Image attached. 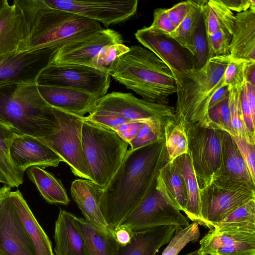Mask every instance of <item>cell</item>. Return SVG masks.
<instances>
[{
  "label": "cell",
  "mask_w": 255,
  "mask_h": 255,
  "mask_svg": "<svg viewBox=\"0 0 255 255\" xmlns=\"http://www.w3.org/2000/svg\"><path fill=\"white\" fill-rule=\"evenodd\" d=\"M7 1V0H0V10Z\"/></svg>",
  "instance_id": "56"
},
{
  "label": "cell",
  "mask_w": 255,
  "mask_h": 255,
  "mask_svg": "<svg viewBox=\"0 0 255 255\" xmlns=\"http://www.w3.org/2000/svg\"><path fill=\"white\" fill-rule=\"evenodd\" d=\"M241 103L246 127L252 137L255 139V120L253 119L251 109L248 102L245 84L243 86L241 94Z\"/></svg>",
  "instance_id": "50"
},
{
  "label": "cell",
  "mask_w": 255,
  "mask_h": 255,
  "mask_svg": "<svg viewBox=\"0 0 255 255\" xmlns=\"http://www.w3.org/2000/svg\"><path fill=\"white\" fill-rule=\"evenodd\" d=\"M199 255V254L198 253V250H197L194 252H193L192 253H190V254H189L188 255Z\"/></svg>",
  "instance_id": "57"
},
{
  "label": "cell",
  "mask_w": 255,
  "mask_h": 255,
  "mask_svg": "<svg viewBox=\"0 0 255 255\" xmlns=\"http://www.w3.org/2000/svg\"><path fill=\"white\" fill-rule=\"evenodd\" d=\"M255 61H250L248 64L245 74L246 81L255 86Z\"/></svg>",
  "instance_id": "55"
},
{
  "label": "cell",
  "mask_w": 255,
  "mask_h": 255,
  "mask_svg": "<svg viewBox=\"0 0 255 255\" xmlns=\"http://www.w3.org/2000/svg\"><path fill=\"white\" fill-rule=\"evenodd\" d=\"M165 145L169 161L188 153V139L186 127L175 119L167 123L164 127Z\"/></svg>",
  "instance_id": "37"
},
{
  "label": "cell",
  "mask_w": 255,
  "mask_h": 255,
  "mask_svg": "<svg viewBox=\"0 0 255 255\" xmlns=\"http://www.w3.org/2000/svg\"><path fill=\"white\" fill-rule=\"evenodd\" d=\"M45 101L53 108L84 117L96 107L99 99L79 90L56 86L38 85Z\"/></svg>",
  "instance_id": "20"
},
{
  "label": "cell",
  "mask_w": 255,
  "mask_h": 255,
  "mask_svg": "<svg viewBox=\"0 0 255 255\" xmlns=\"http://www.w3.org/2000/svg\"><path fill=\"white\" fill-rule=\"evenodd\" d=\"M25 22L27 51L58 49L103 28L100 23L52 8L44 0H14Z\"/></svg>",
  "instance_id": "2"
},
{
  "label": "cell",
  "mask_w": 255,
  "mask_h": 255,
  "mask_svg": "<svg viewBox=\"0 0 255 255\" xmlns=\"http://www.w3.org/2000/svg\"><path fill=\"white\" fill-rule=\"evenodd\" d=\"M230 55L210 58L201 68L186 71L176 81L175 120L210 127L208 107L214 93L224 84L223 76Z\"/></svg>",
  "instance_id": "5"
},
{
  "label": "cell",
  "mask_w": 255,
  "mask_h": 255,
  "mask_svg": "<svg viewBox=\"0 0 255 255\" xmlns=\"http://www.w3.org/2000/svg\"><path fill=\"white\" fill-rule=\"evenodd\" d=\"M243 87L228 88V106L230 111L232 127L236 136L248 143L255 145V139L249 133L244 119L241 103Z\"/></svg>",
  "instance_id": "38"
},
{
  "label": "cell",
  "mask_w": 255,
  "mask_h": 255,
  "mask_svg": "<svg viewBox=\"0 0 255 255\" xmlns=\"http://www.w3.org/2000/svg\"><path fill=\"white\" fill-rule=\"evenodd\" d=\"M228 87L224 85L217 90L212 96L209 104L208 111L228 97Z\"/></svg>",
  "instance_id": "53"
},
{
  "label": "cell",
  "mask_w": 255,
  "mask_h": 255,
  "mask_svg": "<svg viewBox=\"0 0 255 255\" xmlns=\"http://www.w3.org/2000/svg\"><path fill=\"white\" fill-rule=\"evenodd\" d=\"M168 161L165 138L159 142L128 150L104 188L101 198V212L111 233L138 204L153 178Z\"/></svg>",
  "instance_id": "1"
},
{
  "label": "cell",
  "mask_w": 255,
  "mask_h": 255,
  "mask_svg": "<svg viewBox=\"0 0 255 255\" xmlns=\"http://www.w3.org/2000/svg\"><path fill=\"white\" fill-rule=\"evenodd\" d=\"M189 225L188 218L166 194L158 172L143 198L118 227L135 232L165 225L185 227Z\"/></svg>",
  "instance_id": "7"
},
{
  "label": "cell",
  "mask_w": 255,
  "mask_h": 255,
  "mask_svg": "<svg viewBox=\"0 0 255 255\" xmlns=\"http://www.w3.org/2000/svg\"><path fill=\"white\" fill-rule=\"evenodd\" d=\"M194 68L202 67L209 59L207 33L203 12L198 19L192 34Z\"/></svg>",
  "instance_id": "39"
},
{
  "label": "cell",
  "mask_w": 255,
  "mask_h": 255,
  "mask_svg": "<svg viewBox=\"0 0 255 255\" xmlns=\"http://www.w3.org/2000/svg\"><path fill=\"white\" fill-rule=\"evenodd\" d=\"M82 143L90 180L104 188L128 151V142L112 129L83 118Z\"/></svg>",
  "instance_id": "6"
},
{
  "label": "cell",
  "mask_w": 255,
  "mask_h": 255,
  "mask_svg": "<svg viewBox=\"0 0 255 255\" xmlns=\"http://www.w3.org/2000/svg\"><path fill=\"white\" fill-rule=\"evenodd\" d=\"M129 50V47L123 43L107 46L93 59L91 67L109 74L114 62Z\"/></svg>",
  "instance_id": "41"
},
{
  "label": "cell",
  "mask_w": 255,
  "mask_h": 255,
  "mask_svg": "<svg viewBox=\"0 0 255 255\" xmlns=\"http://www.w3.org/2000/svg\"><path fill=\"white\" fill-rule=\"evenodd\" d=\"M120 84L142 99L168 105V97L176 93V82L168 67L155 54L139 45L119 57L109 73Z\"/></svg>",
  "instance_id": "3"
},
{
  "label": "cell",
  "mask_w": 255,
  "mask_h": 255,
  "mask_svg": "<svg viewBox=\"0 0 255 255\" xmlns=\"http://www.w3.org/2000/svg\"><path fill=\"white\" fill-rule=\"evenodd\" d=\"M233 34L220 29L208 35L207 42L209 59L213 57L230 55V46Z\"/></svg>",
  "instance_id": "45"
},
{
  "label": "cell",
  "mask_w": 255,
  "mask_h": 255,
  "mask_svg": "<svg viewBox=\"0 0 255 255\" xmlns=\"http://www.w3.org/2000/svg\"><path fill=\"white\" fill-rule=\"evenodd\" d=\"M191 7V0L180 2L166 9L168 15L176 28L181 23Z\"/></svg>",
  "instance_id": "49"
},
{
  "label": "cell",
  "mask_w": 255,
  "mask_h": 255,
  "mask_svg": "<svg viewBox=\"0 0 255 255\" xmlns=\"http://www.w3.org/2000/svg\"><path fill=\"white\" fill-rule=\"evenodd\" d=\"M250 61L246 59L231 56L224 74V84L228 88L243 87L246 82V71Z\"/></svg>",
  "instance_id": "44"
},
{
  "label": "cell",
  "mask_w": 255,
  "mask_h": 255,
  "mask_svg": "<svg viewBox=\"0 0 255 255\" xmlns=\"http://www.w3.org/2000/svg\"><path fill=\"white\" fill-rule=\"evenodd\" d=\"M237 144L243 159L255 182V145L236 136H232Z\"/></svg>",
  "instance_id": "46"
},
{
  "label": "cell",
  "mask_w": 255,
  "mask_h": 255,
  "mask_svg": "<svg viewBox=\"0 0 255 255\" xmlns=\"http://www.w3.org/2000/svg\"><path fill=\"white\" fill-rule=\"evenodd\" d=\"M203 13L208 35L220 29L233 34L236 16L221 0H207L203 7Z\"/></svg>",
  "instance_id": "32"
},
{
  "label": "cell",
  "mask_w": 255,
  "mask_h": 255,
  "mask_svg": "<svg viewBox=\"0 0 255 255\" xmlns=\"http://www.w3.org/2000/svg\"><path fill=\"white\" fill-rule=\"evenodd\" d=\"M114 236L120 247L128 245L131 238L132 231L124 227H119L113 232Z\"/></svg>",
  "instance_id": "52"
},
{
  "label": "cell",
  "mask_w": 255,
  "mask_h": 255,
  "mask_svg": "<svg viewBox=\"0 0 255 255\" xmlns=\"http://www.w3.org/2000/svg\"><path fill=\"white\" fill-rule=\"evenodd\" d=\"M10 197L23 223L33 255H55L51 242L39 225L20 191H10Z\"/></svg>",
  "instance_id": "24"
},
{
  "label": "cell",
  "mask_w": 255,
  "mask_h": 255,
  "mask_svg": "<svg viewBox=\"0 0 255 255\" xmlns=\"http://www.w3.org/2000/svg\"><path fill=\"white\" fill-rule=\"evenodd\" d=\"M10 155L14 164L23 173L31 167H55L63 162L40 138L21 134H17L12 140Z\"/></svg>",
  "instance_id": "18"
},
{
  "label": "cell",
  "mask_w": 255,
  "mask_h": 255,
  "mask_svg": "<svg viewBox=\"0 0 255 255\" xmlns=\"http://www.w3.org/2000/svg\"><path fill=\"white\" fill-rule=\"evenodd\" d=\"M213 229L255 233V199L234 210Z\"/></svg>",
  "instance_id": "35"
},
{
  "label": "cell",
  "mask_w": 255,
  "mask_h": 255,
  "mask_svg": "<svg viewBox=\"0 0 255 255\" xmlns=\"http://www.w3.org/2000/svg\"><path fill=\"white\" fill-rule=\"evenodd\" d=\"M11 188H0V255H33L28 236L10 197Z\"/></svg>",
  "instance_id": "14"
},
{
  "label": "cell",
  "mask_w": 255,
  "mask_h": 255,
  "mask_svg": "<svg viewBox=\"0 0 255 255\" xmlns=\"http://www.w3.org/2000/svg\"><path fill=\"white\" fill-rule=\"evenodd\" d=\"M110 76L92 67L49 64L39 74L38 85L62 87L88 93L100 99L106 95Z\"/></svg>",
  "instance_id": "12"
},
{
  "label": "cell",
  "mask_w": 255,
  "mask_h": 255,
  "mask_svg": "<svg viewBox=\"0 0 255 255\" xmlns=\"http://www.w3.org/2000/svg\"><path fill=\"white\" fill-rule=\"evenodd\" d=\"M52 109L57 122V129L40 138L70 166L75 176L90 180L82 143L83 117Z\"/></svg>",
  "instance_id": "10"
},
{
  "label": "cell",
  "mask_w": 255,
  "mask_h": 255,
  "mask_svg": "<svg viewBox=\"0 0 255 255\" xmlns=\"http://www.w3.org/2000/svg\"><path fill=\"white\" fill-rule=\"evenodd\" d=\"M204 226L213 229L238 207L255 199V189L246 182L222 176L199 190Z\"/></svg>",
  "instance_id": "8"
},
{
  "label": "cell",
  "mask_w": 255,
  "mask_h": 255,
  "mask_svg": "<svg viewBox=\"0 0 255 255\" xmlns=\"http://www.w3.org/2000/svg\"><path fill=\"white\" fill-rule=\"evenodd\" d=\"M248 102L250 106L253 117L255 120V86L246 81L245 83Z\"/></svg>",
  "instance_id": "54"
},
{
  "label": "cell",
  "mask_w": 255,
  "mask_h": 255,
  "mask_svg": "<svg viewBox=\"0 0 255 255\" xmlns=\"http://www.w3.org/2000/svg\"><path fill=\"white\" fill-rule=\"evenodd\" d=\"M50 7L101 22L106 26L123 22L137 11V0H44Z\"/></svg>",
  "instance_id": "13"
},
{
  "label": "cell",
  "mask_w": 255,
  "mask_h": 255,
  "mask_svg": "<svg viewBox=\"0 0 255 255\" xmlns=\"http://www.w3.org/2000/svg\"><path fill=\"white\" fill-rule=\"evenodd\" d=\"M188 153L199 190L217 179L222 172V157L219 129L198 123L185 125Z\"/></svg>",
  "instance_id": "9"
},
{
  "label": "cell",
  "mask_w": 255,
  "mask_h": 255,
  "mask_svg": "<svg viewBox=\"0 0 255 255\" xmlns=\"http://www.w3.org/2000/svg\"><path fill=\"white\" fill-rule=\"evenodd\" d=\"M74 223L82 235L87 255H119L120 246L113 233H105L85 219L74 215Z\"/></svg>",
  "instance_id": "27"
},
{
  "label": "cell",
  "mask_w": 255,
  "mask_h": 255,
  "mask_svg": "<svg viewBox=\"0 0 255 255\" xmlns=\"http://www.w3.org/2000/svg\"><path fill=\"white\" fill-rule=\"evenodd\" d=\"M93 111L102 112L164 129L167 123L175 119V108L168 105L139 99L131 93L113 92L99 99ZM92 111V112H93Z\"/></svg>",
  "instance_id": "11"
},
{
  "label": "cell",
  "mask_w": 255,
  "mask_h": 255,
  "mask_svg": "<svg viewBox=\"0 0 255 255\" xmlns=\"http://www.w3.org/2000/svg\"><path fill=\"white\" fill-rule=\"evenodd\" d=\"M26 173L48 203L63 205L69 203L70 199L62 183L52 173L36 166L28 168Z\"/></svg>",
  "instance_id": "30"
},
{
  "label": "cell",
  "mask_w": 255,
  "mask_h": 255,
  "mask_svg": "<svg viewBox=\"0 0 255 255\" xmlns=\"http://www.w3.org/2000/svg\"><path fill=\"white\" fill-rule=\"evenodd\" d=\"M104 188L85 179L74 180L71 185V195L85 219L105 233H112L101 210Z\"/></svg>",
  "instance_id": "21"
},
{
  "label": "cell",
  "mask_w": 255,
  "mask_h": 255,
  "mask_svg": "<svg viewBox=\"0 0 255 255\" xmlns=\"http://www.w3.org/2000/svg\"><path fill=\"white\" fill-rule=\"evenodd\" d=\"M57 49L45 48L0 56V86L36 82L49 65Z\"/></svg>",
  "instance_id": "16"
},
{
  "label": "cell",
  "mask_w": 255,
  "mask_h": 255,
  "mask_svg": "<svg viewBox=\"0 0 255 255\" xmlns=\"http://www.w3.org/2000/svg\"><path fill=\"white\" fill-rule=\"evenodd\" d=\"M27 32L22 13L7 1L0 10V56L27 52Z\"/></svg>",
  "instance_id": "19"
},
{
  "label": "cell",
  "mask_w": 255,
  "mask_h": 255,
  "mask_svg": "<svg viewBox=\"0 0 255 255\" xmlns=\"http://www.w3.org/2000/svg\"><path fill=\"white\" fill-rule=\"evenodd\" d=\"M164 139V129L148 123H143L135 137L128 142L134 150Z\"/></svg>",
  "instance_id": "43"
},
{
  "label": "cell",
  "mask_w": 255,
  "mask_h": 255,
  "mask_svg": "<svg viewBox=\"0 0 255 255\" xmlns=\"http://www.w3.org/2000/svg\"><path fill=\"white\" fill-rule=\"evenodd\" d=\"M84 118L113 130L128 143L135 137L143 123L102 112L93 111Z\"/></svg>",
  "instance_id": "34"
},
{
  "label": "cell",
  "mask_w": 255,
  "mask_h": 255,
  "mask_svg": "<svg viewBox=\"0 0 255 255\" xmlns=\"http://www.w3.org/2000/svg\"><path fill=\"white\" fill-rule=\"evenodd\" d=\"M159 175L171 202L179 210L184 212L187 203L185 185L173 161H168L159 170Z\"/></svg>",
  "instance_id": "33"
},
{
  "label": "cell",
  "mask_w": 255,
  "mask_h": 255,
  "mask_svg": "<svg viewBox=\"0 0 255 255\" xmlns=\"http://www.w3.org/2000/svg\"><path fill=\"white\" fill-rule=\"evenodd\" d=\"M236 16L230 55L233 58L255 61V7L237 13Z\"/></svg>",
  "instance_id": "23"
},
{
  "label": "cell",
  "mask_w": 255,
  "mask_h": 255,
  "mask_svg": "<svg viewBox=\"0 0 255 255\" xmlns=\"http://www.w3.org/2000/svg\"><path fill=\"white\" fill-rule=\"evenodd\" d=\"M231 11L237 13L245 11L251 7H255L254 0H221Z\"/></svg>",
  "instance_id": "51"
},
{
  "label": "cell",
  "mask_w": 255,
  "mask_h": 255,
  "mask_svg": "<svg viewBox=\"0 0 255 255\" xmlns=\"http://www.w3.org/2000/svg\"><path fill=\"white\" fill-rule=\"evenodd\" d=\"M74 215L60 209L55 222L56 255H87L83 238L74 222Z\"/></svg>",
  "instance_id": "25"
},
{
  "label": "cell",
  "mask_w": 255,
  "mask_h": 255,
  "mask_svg": "<svg viewBox=\"0 0 255 255\" xmlns=\"http://www.w3.org/2000/svg\"><path fill=\"white\" fill-rule=\"evenodd\" d=\"M17 134L0 121V183L10 188L18 187L23 182L24 173L14 164L10 155L11 142Z\"/></svg>",
  "instance_id": "29"
},
{
  "label": "cell",
  "mask_w": 255,
  "mask_h": 255,
  "mask_svg": "<svg viewBox=\"0 0 255 255\" xmlns=\"http://www.w3.org/2000/svg\"><path fill=\"white\" fill-rule=\"evenodd\" d=\"M149 27L168 35L176 28L168 15L166 9L164 8L154 9L153 21Z\"/></svg>",
  "instance_id": "47"
},
{
  "label": "cell",
  "mask_w": 255,
  "mask_h": 255,
  "mask_svg": "<svg viewBox=\"0 0 255 255\" xmlns=\"http://www.w3.org/2000/svg\"><path fill=\"white\" fill-rule=\"evenodd\" d=\"M0 121L18 133L42 138L54 132L57 122L36 82L0 86Z\"/></svg>",
  "instance_id": "4"
},
{
  "label": "cell",
  "mask_w": 255,
  "mask_h": 255,
  "mask_svg": "<svg viewBox=\"0 0 255 255\" xmlns=\"http://www.w3.org/2000/svg\"><path fill=\"white\" fill-rule=\"evenodd\" d=\"M175 166L182 177L187 195V203L184 212L193 222L204 226L200 215L199 188L189 154L185 153L173 160Z\"/></svg>",
  "instance_id": "28"
},
{
  "label": "cell",
  "mask_w": 255,
  "mask_h": 255,
  "mask_svg": "<svg viewBox=\"0 0 255 255\" xmlns=\"http://www.w3.org/2000/svg\"><path fill=\"white\" fill-rule=\"evenodd\" d=\"M209 255H255V242L241 243L220 247Z\"/></svg>",
  "instance_id": "48"
},
{
  "label": "cell",
  "mask_w": 255,
  "mask_h": 255,
  "mask_svg": "<svg viewBox=\"0 0 255 255\" xmlns=\"http://www.w3.org/2000/svg\"><path fill=\"white\" fill-rule=\"evenodd\" d=\"M205 0H191L190 9L174 31L169 35L177 42L182 47L186 49L193 55L192 44V34L196 24L201 16Z\"/></svg>",
  "instance_id": "36"
},
{
  "label": "cell",
  "mask_w": 255,
  "mask_h": 255,
  "mask_svg": "<svg viewBox=\"0 0 255 255\" xmlns=\"http://www.w3.org/2000/svg\"><path fill=\"white\" fill-rule=\"evenodd\" d=\"M123 43L122 37L118 32L111 29H103L86 37L69 42L57 49L50 64L91 67L93 59L104 47Z\"/></svg>",
  "instance_id": "17"
},
{
  "label": "cell",
  "mask_w": 255,
  "mask_h": 255,
  "mask_svg": "<svg viewBox=\"0 0 255 255\" xmlns=\"http://www.w3.org/2000/svg\"><path fill=\"white\" fill-rule=\"evenodd\" d=\"M208 116L211 127L225 131L231 136H235L228 106V97L210 109Z\"/></svg>",
  "instance_id": "42"
},
{
  "label": "cell",
  "mask_w": 255,
  "mask_h": 255,
  "mask_svg": "<svg viewBox=\"0 0 255 255\" xmlns=\"http://www.w3.org/2000/svg\"><path fill=\"white\" fill-rule=\"evenodd\" d=\"M134 35L139 43L168 67L176 81L183 73L194 68L192 54L168 34L148 26L138 30Z\"/></svg>",
  "instance_id": "15"
},
{
  "label": "cell",
  "mask_w": 255,
  "mask_h": 255,
  "mask_svg": "<svg viewBox=\"0 0 255 255\" xmlns=\"http://www.w3.org/2000/svg\"><path fill=\"white\" fill-rule=\"evenodd\" d=\"M198 225L193 222L183 228L176 227L173 236L161 255H177L187 244L197 241L200 237Z\"/></svg>",
  "instance_id": "40"
},
{
  "label": "cell",
  "mask_w": 255,
  "mask_h": 255,
  "mask_svg": "<svg viewBox=\"0 0 255 255\" xmlns=\"http://www.w3.org/2000/svg\"><path fill=\"white\" fill-rule=\"evenodd\" d=\"M176 228L165 225L132 232L130 242L119 247V255H155L163 245L169 243Z\"/></svg>",
  "instance_id": "22"
},
{
  "label": "cell",
  "mask_w": 255,
  "mask_h": 255,
  "mask_svg": "<svg viewBox=\"0 0 255 255\" xmlns=\"http://www.w3.org/2000/svg\"><path fill=\"white\" fill-rule=\"evenodd\" d=\"M248 242H255V233L211 229L200 241L198 253L209 255L217 248Z\"/></svg>",
  "instance_id": "31"
},
{
  "label": "cell",
  "mask_w": 255,
  "mask_h": 255,
  "mask_svg": "<svg viewBox=\"0 0 255 255\" xmlns=\"http://www.w3.org/2000/svg\"><path fill=\"white\" fill-rule=\"evenodd\" d=\"M219 131L222 157V172L220 176L244 181L255 189V182L232 136L225 131Z\"/></svg>",
  "instance_id": "26"
}]
</instances>
